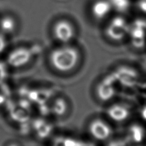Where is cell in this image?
<instances>
[{
    "instance_id": "6da1fadb",
    "label": "cell",
    "mask_w": 146,
    "mask_h": 146,
    "mask_svg": "<svg viewBox=\"0 0 146 146\" xmlns=\"http://www.w3.org/2000/svg\"><path fill=\"white\" fill-rule=\"evenodd\" d=\"M80 60V53L72 46H60L49 54V62L53 68L60 72H68L74 69Z\"/></svg>"
},
{
    "instance_id": "7a4b0ae2",
    "label": "cell",
    "mask_w": 146,
    "mask_h": 146,
    "mask_svg": "<svg viewBox=\"0 0 146 146\" xmlns=\"http://www.w3.org/2000/svg\"><path fill=\"white\" fill-rule=\"evenodd\" d=\"M33 57L30 47L19 46L10 50L7 54L5 62L9 68L19 69L29 64Z\"/></svg>"
},
{
    "instance_id": "3957f363",
    "label": "cell",
    "mask_w": 146,
    "mask_h": 146,
    "mask_svg": "<svg viewBox=\"0 0 146 146\" xmlns=\"http://www.w3.org/2000/svg\"><path fill=\"white\" fill-rule=\"evenodd\" d=\"M130 25L126 19L121 15L113 17L107 25L106 34L114 41H121L129 35Z\"/></svg>"
},
{
    "instance_id": "277c9868",
    "label": "cell",
    "mask_w": 146,
    "mask_h": 146,
    "mask_svg": "<svg viewBox=\"0 0 146 146\" xmlns=\"http://www.w3.org/2000/svg\"><path fill=\"white\" fill-rule=\"evenodd\" d=\"M53 33L56 40L60 43L67 44L74 38L75 30L71 22L66 19H62L54 25Z\"/></svg>"
},
{
    "instance_id": "5b68a950",
    "label": "cell",
    "mask_w": 146,
    "mask_h": 146,
    "mask_svg": "<svg viewBox=\"0 0 146 146\" xmlns=\"http://www.w3.org/2000/svg\"><path fill=\"white\" fill-rule=\"evenodd\" d=\"M116 81L115 75L110 74L104 78L98 85L96 93L101 101L106 102L114 98L116 94Z\"/></svg>"
},
{
    "instance_id": "8992f818",
    "label": "cell",
    "mask_w": 146,
    "mask_h": 146,
    "mask_svg": "<svg viewBox=\"0 0 146 146\" xmlns=\"http://www.w3.org/2000/svg\"><path fill=\"white\" fill-rule=\"evenodd\" d=\"M88 130L94 139L99 141H106L111 137V127L103 119H96L90 122Z\"/></svg>"
},
{
    "instance_id": "52a82bcc",
    "label": "cell",
    "mask_w": 146,
    "mask_h": 146,
    "mask_svg": "<svg viewBox=\"0 0 146 146\" xmlns=\"http://www.w3.org/2000/svg\"><path fill=\"white\" fill-rule=\"evenodd\" d=\"M129 35L135 48H140L145 45L146 39V22L139 20L133 25H130Z\"/></svg>"
},
{
    "instance_id": "ba28073f",
    "label": "cell",
    "mask_w": 146,
    "mask_h": 146,
    "mask_svg": "<svg viewBox=\"0 0 146 146\" xmlns=\"http://www.w3.org/2000/svg\"><path fill=\"white\" fill-rule=\"evenodd\" d=\"M108 116L113 121L121 122L129 118L131 111L129 107L124 104L116 103L109 106L106 110Z\"/></svg>"
},
{
    "instance_id": "9c48e42d",
    "label": "cell",
    "mask_w": 146,
    "mask_h": 146,
    "mask_svg": "<svg viewBox=\"0 0 146 146\" xmlns=\"http://www.w3.org/2000/svg\"><path fill=\"white\" fill-rule=\"evenodd\" d=\"M113 9L109 0H98L91 7V12L96 20L103 21L108 17Z\"/></svg>"
},
{
    "instance_id": "30bf717a",
    "label": "cell",
    "mask_w": 146,
    "mask_h": 146,
    "mask_svg": "<svg viewBox=\"0 0 146 146\" xmlns=\"http://www.w3.org/2000/svg\"><path fill=\"white\" fill-rule=\"evenodd\" d=\"M18 22L14 15L5 14L0 17V32L7 36L12 35L18 29Z\"/></svg>"
},
{
    "instance_id": "8fae6325",
    "label": "cell",
    "mask_w": 146,
    "mask_h": 146,
    "mask_svg": "<svg viewBox=\"0 0 146 146\" xmlns=\"http://www.w3.org/2000/svg\"><path fill=\"white\" fill-rule=\"evenodd\" d=\"M145 136V130L138 124H133L128 129V137L130 141L140 143L144 140Z\"/></svg>"
},
{
    "instance_id": "7c38bea8",
    "label": "cell",
    "mask_w": 146,
    "mask_h": 146,
    "mask_svg": "<svg viewBox=\"0 0 146 146\" xmlns=\"http://www.w3.org/2000/svg\"><path fill=\"white\" fill-rule=\"evenodd\" d=\"M36 136L39 138H45L51 132V127L48 122L42 119H38L33 124Z\"/></svg>"
},
{
    "instance_id": "4fadbf2b",
    "label": "cell",
    "mask_w": 146,
    "mask_h": 146,
    "mask_svg": "<svg viewBox=\"0 0 146 146\" xmlns=\"http://www.w3.org/2000/svg\"><path fill=\"white\" fill-rule=\"evenodd\" d=\"M67 107H68V105L66 100L59 98L54 101L51 106V110L56 116L62 117L66 113Z\"/></svg>"
},
{
    "instance_id": "5bb4252c",
    "label": "cell",
    "mask_w": 146,
    "mask_h": 146,
    "mask_svg": "<svg viewBox=\"0 0 146 146\" xmlns=\"http://www.w3.org/2000/svg\"><path fill=\"white\" fill-rule=\"evenodd\" d=\"M113 10L119 13H124L129 9L131 3L129 0H109Z\"/></svg>"
},
{
    "instance_id": "9a60e30c",
    "label": "cell",
    "mask_w": 146,
    "mask_h": 146,
    "mask_svg": "<svg viewBox=\"0 0 146 146\" xmlns=\"http://www.w3.org/2000/svg\"><path fill=\"white\" fill-rule=\"evenodd\" d=\"M9 68L5 61H0V85H2L7 78Z\"/></svg>"
},
{
    "instance_id": "2e32d148",
    "label": "cell",
    "mask_w": 146,
    "mask_h": 146,
    "mask_svg": "<svg viewBox=\"0 0 146 146\" xmlns=\"http://www.w3.org/2000/svg\"><path fill=\"white\" fill-rule=\"evenodd\" d=\"M9 41H8V36L0 32V54L4 53L8 48Z\"/></svg>"
},
{
    "instance_id": "e0dca14e",
    "label": "cell",
    "mask_w": 146,
    "mask_h": 146,
    "mask_svg": "<svg viewBox=\"0 0 146 146\" xmlns=\"http://www.w3.org/2000/svg\"><path fill=\"white\" fill-rule=\"evenodd\" d=\"M137 9L140 12L146 14V0H139L136 3Z\"/></svg>"
},
{
    "instance_id": "ac0fdd59",
    "label": "cell",
    "mask_w": 146,
    "mask_h": 146,
    "mask_svg": "<svg viewBox=\"0 0 146 146\" xmlns=\"http://www.w3.org/2000/svg\"><path fill=\"white\" fill-rule=\"evenodd\" d=\"M141 116L142 119L146 121V106H144L141 110Z\"/></svg>"
},
{
    "instance_id": "d6986e66",
    "label": "cell",
    "mask_w": 146,
    "mask_h": 146,
    "mask_svg": "<svg viewBox=\"0 0 146 146\" xmlns=\"http://www.w3.org/2000/svg\"><path fill=\"white\" fill-rule=\"evenodd\" d=\"M5 102V96L4 94L0 93V106Z\"/></svg>"
}]
</instances>
